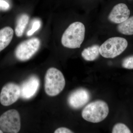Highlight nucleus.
Returning <instances> with one entry per match:
<instances>
[{"label":"nucleus","mask_w":133,"mask_h":133,"mask_svg":"<svg viewBox=\"0 0 133 133\" xmlns=\"http://www.w3.org/2000/svg\"><path fill=\"white\" fill-rule=\"evenodd\" d=\"M21 128V117L17 110H8L0 116V129L3 132L18 133Z\"/></svg>","instance_id":"423d86ee"},{"label":"nucleus","mask_w":133,"mask_h":133,"mask_svg":"<svg viewBox=\"0 0 133 133\" xmlns=\"http://www.w3.org/2000/svg\"><path fill=\"white\" fill-rule=\"evenodd\" d=\"M99 45L95 44L85 48L81 52V56L85 60L87 61H93L99 57Z\"/></svg>","instance_id":"f8f14e48"},{"label":"nucleus","mask_w":133,"mask_h":133,"mask_svg":"<svg viewBox=\"0 0 133 133\" xmlns=\"http://www.w3.org/2000/svg\"><path fill=\"white\" fill-rule=\"evenodd\" d=\"M1 8H0V12H1Z\"/></svg>","instance_id":"412c9836"},{"label":"nucleus","mask_w":133,"mask_h":133,"mask_svg":"<svg viewBox=\"0 0 133 133\" xmlns=\"http://www.w3.org/2000/svg\"><path fill=\"white\" fill-rule=\"evenodd\" d=\"M85 32V27L82 23L76 22L71 23L62 36V45L69 49L80 48L84 39Z\"/></svg>","instance_id":"f257e3e1"},{"label":"nucleus","mask_w":133,"mask_h":133,"mask_svg":"<svg viewBox=\"0 0 133 133\" xmlns=\"http://www.w3.org/2000/svg\"><path fill=\"white\" fill-rule=\"evenodd\" d=\"M112 132V133H131L128 127L123 123H118L113 127Z\"/></svg>","instance_id":"2eb2a0df"},{"label":"nucleus","mask_w":133,"mask_h":133,"mask_svg":"<svg viewBox=\"0 0 133 133\" xmlns=\"http://www.w3.org/2000/svg\"><path fill=\"white\" fill-rule=\"evenodd\" d=\"M109 109L106 102L101 100L88 104L83 109L82 116L87 121L99 123L104 120L109 114Z\"/></svg>","instance_id":"7ed1b4c3"},{"label":"nucleus","mask_w":133,"mask_h":133,"mask_svg":"<svg viewBox=\"0 0 133 133\" xmlns=\"http://www.w3.org/2000/svg\"><path fill=\"white\" fill-rule=\"evenodd\" d=\"M10 7V5L8 3L3 0H0V8L3 10H7Z\"/></svg>","instance_id":"6ab92c4d"},{"label":"nucleus","mask_w":133,"mask_h":133,"mask_svg":"<svg viewBox=\"0 0 133 133\" xmlns=\"http://www.w3.org/2000/svg\"><path fill=\"white\" fill-rule=\"evenodd\" d=\"M14 35V30L9 26L4 27L0 30V52L8 46Z\"/></svg>","instance_id":"9b49d317"},{"label":"nucleus","mask_w":133,"mask_h":133,"mask_svg":"<svg viewBox=\"0 0 133 133\" xmlns=\"http://www.w3.org/2000/svg\"><path fill=\"white\" fill-rule=\"evenodd\" d=\"M29 19V16L26 14L21 15L17 19L15 29V33L17 37H21L23 35Z\"/></svg>","instance_id":"ddd939ff"},{"label":"nucleus","mask_w":133,"mask_h":133,"mask_svg":"<svg viewBox=\"0 0 133 133\" xmlns=\"http://www.w3.org/2000/svg\"><path fill=\"white\" fill-rule=\"evenodd\" d=\"M130 11L126 4L120 3L114 6L108 15L110 22L115 24H119L129 17Z\"/></svg>","instance_id":"9d476101"},{"label":"nucleus","mask_w":133,"mask_h":133,"mask_svg":"<svg viewBox=\"0 0 133 133\" xmlns=\"http://www.w3.org/2000/svg\"><path fill=\"white\" fill-rule=\"evenodd\" d=\"M41 22L39 20H36L33 23L31 29L28 31L27 36H28L32 35L36 31H37L41 28Z\"/></svg>","instance_id":"f3484780"},{"label":"nucleus","mask_w":133,"mask_h":133,"mask_svg":"<svg viewBox=\"0 0 133 133\" xmlns=\"http://www.w3.org/2000/svg\"><path fill=\"white\" fill-rule=\"evenodd\" d=\"M40 80L37 76H30L22 84L21 97L24 99H29L33 97L38 91Z\"/></svg>","instance_id":"1a4fd4ad"},{"label":"nucleus","mask_w":133,"mask_h":133,"mask_svg":"<svg viewBox=\"0 0 133 133\" xmlns=\"http://www.w3.org/2000/svg\"><path fill=\"white\" fill-rule=\"evenodd\" d=\"M122 66L127 69H133V55L127 57L122 60Z\"/></svg>","instance_id":"dca6fc26"},{"label":"nucleus","mask_w":133,"mask_h":133,"mask_svg":"<svg viewBox=\"0 0 133 133\" xmlns=\"http://www.w3.org/2000/svg\"><path fill=\"white\" fill-rule=\"evenodd\" d=\"M41 44V41L37 37H33L23 41L16 48L15 56L21 62L28 61L38 51Z\"/></svg>","instance_id":"39448f33"},{"label":"nucleus","mask_w":133,"mask_h":133,"mask_svg":"<svg viewBox=\"0 0 133 133\" xmlns=\"http://www.w3.org/2000/svg\"><path fill=\"white\" fill-rule=\"evenodd\" d=\"M91 97L90 93L87 89L79 88L70 94L67 102L72 108L78 109L86 104L90 99Z\"/></svg>","instance_id":"6e6552de"},{"label":"nucleus","mask_w":133,"mask_h":133,"mask_svg":"<svg viewBox=\"0 0 133 133\" xmlns=\"http://www.w3.org/2000/svg\"><path fill=\"white\" fill-rule=\"evenodd\" d=\"M117 30L120 33L126 35H133V16L129 17L124 22L118 24Z\"/></svg>","instance_id":"4468645a"},{"label":"nucleus","mask_w":133,"mask_h":133,"mask_svg":"<svg viewBox=\"0 0 133 133\" xmlns=\"http://www.w3.org/2000/svg\"><path fill=\"white\" fill-rule=\"evenodd\" d=\"M21 88L17 84L10 82L2 87L0 93V102L2 105L13 104L21 97Z\"/></svg>","instance_id":"0eeeda50"},{"label":"nucleus","mask_w":133,"mask_h":133,"mask_svg":"<svg viewBox=\"0 0 133 133\" xmlns=\"http://www.w3.org/2000/svg\"><path fill=\"white\" fill-rule=\"evenodd\" d=\"M3 133V132L1 129H0V133Z\"/></svg>","instance_id":"aec40b11"},{"label":"nucleus","mask_w":133,"mask_h":133,"mask_svg":"<svg viewBox=\"0 0 133 133\" xmlns=\"http://www.w3.org/2000/svg\"><path fill=\"white\" fill-rule=\"evenodd\" d=\"M128 42L125 38L115 37L108 38L100 46V54L105 58H113L124 52Z\"/></svg>","instance_id":"20e7f679"},{"label":"nucleus","mask_w":133,"mask_h":133,"mask_svg":"<svg viewBox=\"0 0 133 133\" xmlns=\"http://www.w3.org/2000/svg\"><path fill=\"white\" fill-rule=\"evenodd\" d=\"M65 84L62 72L55 67L48 69L44 78V90L47 95L50 97L58 95L64 89Z\"/></svg>","instance_id":"f03ea898"},{"label":"nucleus","mask_w":133,"mask_h":133,"mask_svg":"<svg viewBox=\"0 0 133 133\" xmlns=\"http://www.w3.org/2000/svg\"><path fill=\"white\" fill-rule=\"evenodd\" d=\"M55 133H72L73 132L69 128L65 127H61L57 129L54 132Z\"/></svg>","instance_id":"a211bd4d"}]
</instances>
